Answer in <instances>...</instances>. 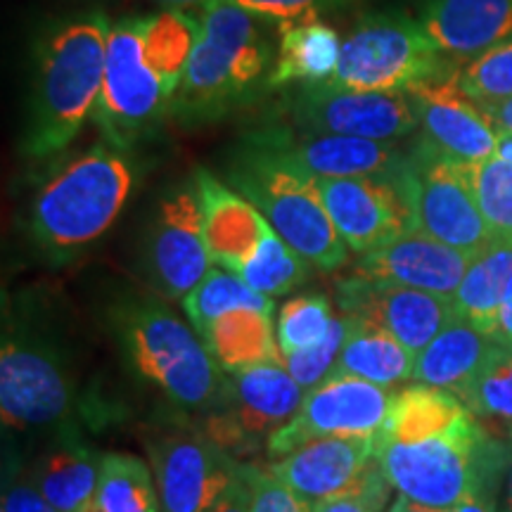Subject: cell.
Here are the masks:
<instances>
[{"label": "cell", "mask_w": 512, "mask_h": 512, "mask_svg": "<svg viewBox=\"0 0 512 512\" xmlns=\"http://www.w3.org/2000/svg\"><path fill=\"white\" fill-rule=\"evenodd\" d=\"M110 29L102 12H88L60 24L41 43L22 138V152L29 159L60 155L95 114Z\"/></svg>", "instance_id": "1"}, {"label": "cell", "mask_w": 512, "mask_h": 512, "mask_svg": "<svg viewBox=\"0 0 512 512\" xmlns=\"http://www.w3.org/2000/svg\"><path fill=\"white\" fill-rule=\"evenodd\" d=\"M200 22V38L171 100V114L183 124H204L238 110L261 83L268 86L275 62L261 19L233 0H211Z\"/></svg>", "instance_id": "2"}, {"label": "cell", "mask_w": 512, "mask_h": 512, "mask_svg": "<svg viewBox=\"0 0 512 512\" xmlns=\"http://www.w3.org/2000/svg\"><path fill=\"white\" fill-rule=\"evenodd\" d=\"M105 140L62 164L38 188L29 209V233L55 259H67L114 226L136 188V164Z\"/></svg>", "instance_id": "3"}, {"label": "cell", "mask_w": 512, "mask_h": 512, "mask_svg": "<svg viewBox=\"0 0 512 512\" xmlns=\"http://www.w3.org/2000/svg\"><path fill=\"white\" fill-rule=\"evenodd\" d=\"M510 441L486 434L472 411L415 441L377 437V465L399 496L430 508L453 510L486 477H505Z\"/></svg>", "instance_id": "4"}, {"label": "cell", "mask_w": 512, "mask_h": 512, "mask_svg": "<svg viewBox=\"0 0 512 512\" xmlns=\"http://www.w3.org/2000/svg\"><path fill=\"white\" fill-rule=\"evenodd\" d=\"M228 183L264 214L275 233L318 271H335L349 259L316 178L264 145L249 140L235 152Z\"/></svg>", "instance_id": "5"}, {"label": "cell", "mask_w": 512, "mask_h": 512, "mask_svg": "<svg viewBox=\"0 0 512 512\" xmlns=\"http://www.w3.org/2000/svg\"><path fill=\"white\" fill-rule=\"evenodd\" d=\"M114 323L138 375L171 401L190 411H211L221 401L228 380L221 377L200 335L169 306L128 302L119 306Z\"/></svg>", "instance_id": "6"}, {"label": "cell", "mask_w": 512, "mask_h": 512, "mask_svg": "<svg viewBox=\"0 0 512 512\" xmlns=\"http://www.w3.org/2000/svg\"><path fill=\"white\" fill-rule=\"evenodd\" d=\"M427 36L420 19L384 10L366 15L342 41L337 72L330 86L351 91H406L413 83L458 72Z\"/></svg>", "instance_id": "7"}, {"label": "cell", "mask_w": 512, "mask_h": 512, "mask_svg": "<svg viewBox=\"0 0 512 512\" xmlns=\"http://www.w3.org/2000/svg\"><path fill=\"white\" fill-rule=\"evenodd\" d=\"M399 181L418 233L472 254L496 240L477 202L475 164L441 155L418 140L399 171Z\"/></svg>", "instance_id": "8"}, {"label": "cell", "mask_w": 512, "mask_h": 512, "mask_svg": "<svg viewBox=\"0 0 512 512\" xmlns=\"http://www.w3.org/2000/svg\"><path fill=\"white\" fill-rule=\"evenodd\" d=\"M304 396L283 361L259 363L233 373L202 430L233 458L249 456L297 415Z\"/></svg>", "instance_id": "9"}, {"label": "cell", "mask_w": 512, "mask_h": 512, "mask_svg": "<svg viewBox=\"0 0 512 512\" xmlns=\"http://www.w3.org/2000/svg\"><path fill=\"white\" fill-rule=\"evenodd\" d=\"M174 95L145 64L140 17L119 19L107 38V60L95 121L110 143L126 147L143 138L166 114Z\"/></svg>", "instance_id": "10"}, {"label": "cell", "mask_w": 512, "mask_h": 512, "mask_svg": "<svg viewBox=\"0 0 512 512\" xmlns=\"http://www.w3.org/2000/svg\"><path fill=\"white\" fill-rule=\"evenodd\" d=\"M283 114L299 131L377 143H396L420 128L415 102L406 91H351L330 83L304 86Z\"/></svg>", "instance_id": "11"}, {"label": "cell", "mask_w": 512, "mask_h": 512, "mask_svg": "<svg viewBox=\"0 0 512 512\" xmlns=\"http://www.w3.org/2000/svg\"><path fill=\"white\" fill-rule=\"evenodd\" d=\"M392 396L380 384L351 375H330L304 396L297 415L268 439V456L285 458L316 439L380 437Z\"/></svg>", "instance_id": "12"}, {"label": "cell", "mask_w": 512, "mask_h": 512, "mask_svg": "<svg viewBox=\"0 0 512 512\" xmlns=\"http://www.w3.org/2000/svg\"><path fill=\"white\" fill-rule=\"evenodd\" d=\"M74 389L60 356L46 342L5 335L0 349V415L17 432L64 425Z\"/></svg>", "instance_id": "13"}, {"label": "cell", "mask_w": 512, "mask_h": 512, "mask_svg": "<svg viewBox=\"0 0 512 512\" xmlns=\"http://www.w3.org/2000/svg\"><path fill=\"white\" fill-rule=\"evenodd\" d=\"M214 268L195 181L159 200L145 238V271L164 297L185 299Z\"/></svg>", "instance_id": "14"}, {"label": "cell", "mask_w": 512, "mask_h": 512, "mask_svg": "<svg viewBox=\"0 0 512 512\" xmlns=\"http://www.w3.org/2000/svg\"><path fill=\"white\" fill-rule=\"evenodd\" d=\"M150 463L162 512H211L240 475L238 460L204 430L157 437Z\"/></svg>", "instance_id": "15"}, {"label": "cell", "mask_w": 512, "mask_h": 512, "mask_svg": "<svg viewBox=\"0 0 512 512\" xmlns=\"http://www.w3.org/2000/svg\"><path fill=\"white\" fill-rule=\"evenodd\" d=\"M339 238L358 256L415 233L413 209L394 176L316 178Z\"/></svg>", "instance_id": "16"}, {"label": "cell", "mask_w": 512, "mask_h": 512, "mask_svg": "<svg viewBox=\"0 0 512 512\" xmlns=\"http://www.w3.org/2000/svg\"><path fill=\"white\" fill-rule=\"evenodd\" d=\"M337 304L342 313L373 320L399 339L413 356H418L448 323L458 318L453 297L373 283L358 275L339 283Z\"/></svg>", "instance_id": "17"}, {"label": "cell", "mask_w": 512, "mask_h": 512, "mask_svg": "<svg viewBox=\"0 0 512 512\" xmlns=\"http://www.w3.org/2000/svg\"><path fill=\"white\" fill-rule=\"evenodd\" d=\"M418 110L420 140L441 155L467 164L496 155L498 131L482 105L460 91L458 72L406 88Z\"/></svg>", "instance_id": "18"}, {"label": "cell", "mask_w": 512, "mask_h": 512, "mask_svg": "<svg viewBox=\"0 0 512 512\" xmlns=\"http://www.w3.org/2000/svg\"><path fill=\"white\" fill-rule=\"evenodd\" d=\"M252 143L264 145L313 178H356L394 176L406 164L408 155L396 143L328 136V133L294 131V128H264L256 131Z\"/></svg>", "instance_id": "19"}, {"label": "cell", "mask_w": 512, "mask_h": 512, "mask_svg": "<svg viewBox=\"0 0 512 512\" xmlns=\"http://www.w3.org/2000/svg\"><path fill=\"white\" fill-rule=\"evenodd\" d=\"M475 256L415 230L392 245L358 256L354 275L373 283L413 287V290L453 297Z\"/></svg>", "instance_id": "20"}, {"label": "cell", "mask_w": 512, "mask_h": 512, "mask_svg": "<svg viewBox=\"0 0 512 512\" xmlns=\"http://www.w3.org/2000/svg\"><path fill=\"white\" fill-rule=\"evenodd\" d=\"M375 463L377 437H328L273 460L268 470L294 494L318 503L347 491Z\"/></svg>", "instance_id": "21"}, {"label": "cell", "mask_w": 512, "mask_h": 512, "mask_svg": "<svg viewBox=\"0 0 512 512\" xmlns=\"http://www.w3.org/2000/svg\"><path fill=\"white\" fill-rule=\"evenodd\" d=\"M192 181L200 195L204 238L211 259L226 271L238 273L271 230V223L245 195H240L233 185L221 183L207 169H197Z\"/></svg>", "instance_id": "22"}, {"label": "cell", "mask_w": 512, "mask_h": 512, "mask_svg": "<svg viewBox=\"0 0 512 512\" xmlns=\"http://www.w3.org/2000/svg\"><path fill=\"white\" fill-rule=\"evenodd\" d=\"M418 19L441 53L470 62L512 36V0H422Z\"/></svg>", "instance_id": "23"}, {"label": "cell", "mask_w": 512, "mask_h": 512, "mask_svg": "<svg viewBox=\"0 0 512 512\" xmlns=\"http://www.w3.org/2000/svg\"><path fill=\"white\" fill-rule=\"evenodd\" d=\"M496 347L494 337L484 335L467 320L456 318L415 356L413 380L460 396L486 366Z\"/></svg>", "instance_id": "24"}, {"label": "cell", "mask_w": 512, "mask_h": 512, "mask_svg": "<svg viewBox=\"0 0 512 512\" xmlns=\"http://www.w3.org/2000/svg\"><path fill=\"white\" fill-rule=\"evenodd\" d=\"M347 318V337L332 375H351L389 389L413 380L415 356L394 335L361 316Z\"/></svg>", "instance_id": "25"}, {"label": "cell", "mask_w": 512, "mask_h": 512, "mask_svg": "<svg viewBox=\"0 0 512 512\" xmlns=\"http://www.w3.org/2000/svg\"><path fill=\"white\" fill-rule=\"evenodd\" d=\"M200 339L216 366L230 375L259 363L283 361L271 311H228L216 318Z\"/></svg>", "instance_id": "26"}, {"label": "cell", "mask_w": 512, "mask_h": 512, "mask_svg": "<svg viewBox=\"0 0 512 512\" xmlns=\"http://www.w3.org/2000/svg\"><path fill=\"white\" fill-rule=\"evenodd\" d=\"M339 53L342 38L323 19L280 29V46L268 76V88L328 83L337 72Z\"/></svg>", "instance_id": "27"}, {"label": "cell", "mask_w": 512, "mask_h": 512, "mask_svg": "<svg viewBox=\"0 0 512 512\" xmlns=\"http://www.w3.org/2000/svg\"><path fill=\"white\" fill-rule=\"evenodd\" d=\"M100 465L102 456L91 448L67 444L38 460L31 484L57 512H98Z\"/></svg>", "instance_id": "28"}, {"label": "cell", "mask_w": 512, "mask_h": 512, "mask_svg": "<svg viewBox=\"0 0 512 512\" xmlns=\"http://www.w3.org/2000/svg\"><path fill=\"white\" fill-rule=\"evenodd\" d=\"M512 275V238H496L475 256L453 294L458 318L496 339L498 309Z\"/></svg>", "instance_id": "29"}, {"label": "cell", "mask_w": 512, "mask_h": 512, "mask_svg": "<svg viewBox=\"0 0 512 512\" xmlns=\"http://www.w3.org/2000/svg\"><path fill=\"white\" fill-rule=\"evenodd\" d=\"M202 22L181 8H164L150 17H140V43L145 64L176 95L192 50L200 38Z\"/></svg>", "instance_id": "30"}, {"label": "cell", "mask_w": 512, "mask_h": 512, "mask_svg": "<svg viewBox=\"0 0 512 512\" xmlns=\"http://www.w3.org/2000/svg\"><path fill=\"white\" fill-rule=\"evenodd\" d=\"M467 413L470 408L453 392L415 382L413 387L401 389L392 396V406H389L380 439L415 441L430 437V434L444 432Z\"/></svg>", "instance_id": "31"}, {"label": "cell", "mask_w": 512, "mask_h": 512, "mask_svg": "<svg viewBox=\"0 0 512 512\" xmlns=\"http://www.w3.org/2000/svg\"><path fill=\"white\" fill-rule=\"evenodd\" d=\"M98 512H162L155 475L143 460L128 453L102 456L98 496Z\"/></svg>", "instance_id": "32"}, {"label": "cell", "mask_w": 512, "mask_h": 512, "mask_svg": "<svg viewBox=\"0 0 512 512\" xmlns=\"http://www.w3.org/2000/svg\"><path fill=\"white\" fill-rule=\"evenodd\" d=\"M183 309L192 323V330L202 335L216 318H221L228 311L259 309L273 313L275 306L273 299L252 290L238 273H230L219 266L211 268L202 283L185 294Z\"/></svg>", "instance_id": "33"}, {"label": "cell", "mask_w": 512, "mask_h": 512, "mask_svg": "<svg viewBox=\"0 0 512 512\" xmlns=\"http://www.w3.org/2000/svg\"><path fill=\"white\" fill-rule=\"evenodd\" d=\"M472 415L498 434L512 441V349L498 344L486 366L458 396Z\"/></svg>", "instance_id": "34"}, {"label": "cell", "mask_w": 512, "mask_h": 512, "mask_svg": "<svg viewBox=\"0 0 512 512\" xmlns=\"http://www.w3.org/2000/svg\"><path fill=\"white\" fill-rule=\"evenodd\" d=\"M311 264L302 254L294 252L287 242L271 228L245 261L238 275L245 283L268 299L283 297L309 280Z\"/></svg>", "instance_id": "35"}, {"label": "cell", "mask_w": 512, "mask_h": 512, "mask_svg": "<svg viewBox=\"0 0 512 512\" xmlns=\"http://www.w3.org/2000/svg\"><path fill=\"white\" fill-rule=\"evenodd\" d=\"M332 304L323 294H302L285 302L275 320V335L283 356L323 342L332 328Z\"/></svg>", "instance_id": "36"}, {"label": "cell", "mask_w": 512, "mask_h": 512, "mask_svg": "<svg viewBox=\"0 0 512 512\" xmlns=\"http://www.w3.org/2000/svg\"><path fill=\"white\" fill-rule=\"evenodd\" d=\"M458 86L479 105L512 100V36L458 69Z\"/></svg>", "instance_id": "37"}, {"label": "cell", "mask_w": 512, "mask_h": 512, "mask_svg": "<svg viewBox=\"0 0 512 512\" xmlns=\"http://www.w3.org/2000/svg\"><path fill=\"white\" fill-rule=\"evenodd\" d=\"M475 192L496 238H512V162L491 157L475 164Z\"/></svg>", "instance_id": "38"}, {"label": "cell", "mask_w": 512, "mask_h": 512, "mask_svg": "<svg viewBox=\"0 0 512 512\" xmlns=\"http://www.w3.org/2000/svg\"><path fill=\"white\" fill-rule=\"evenodd\" d=\"M344 337H347V318L339 316L332 320V328L323 342L283 356L285 368L290 370V375L299 382V387L306 394L332 375V370L337 366L339 351L344 347Z\"/></svg>", "instance_id": "39"}, {"label": "cell", "mask_w": 512, "mask_h": 512, "mask_svg": "<svg viewBox=\"0 0 512 512\" xmlns=\"http://www.w3.org/2000/svg\"><path fill=\"white\" fill-rule=\"evenodd\" d=\"M249 15L261 22L275 24L278 29L297 27V24L318 22L325 12L349 8L356 0H233Z\"/></svg>", "instance_id": "40"}, {"label": "cell", "mask_w": 512, "mask_h": 512, "mask_svg": "<svg viewBox=\"0 0 512 512\" xmlns=\"http://www.w3.org/2000/svg\"><path fill=\"white\" fill-rule=\"evenodd\" d=\"M240 475L252 491L249 512H313V503L294 494L268 467L240 465Z\"/></svg>", "instance_id": "41"}, {"label": "cell", "mask_w": 512, "mask_h": 512, "mask_svg": "<svg viewBox=\"0 0 512 512\" xmlns=\"http://www.w3.org/2000/svg\"><path fill=\"white\" fill-rule=\"evenodd\" d=\"M392 484L382 475L380 465H373L354 486L342 494L313 503V512H384L389 505Z\"/></svg>", "instance_id": "42"}, {"label": "cell", "mask_w": 512, "mask_h": 512, "mask_svg": "<svg viewBox=\"0 0 512 512\" xmlns=\"http://www.w3.org/2000/svg\"><path fill=\"white\" fill-rule=\"evenodd\" d=\"M3 512H57L34 484H17L3 496Z\"/></svg>", "instance_id": "43"}, {"label": "cell", "mask_w": 512, "mask_h": 512, "mask_svg": "<svg viewBox=\"0 0 512 512\" xmlns=\"http://www.w3.org/2000/svg\"><path fill=\"white\" fill-rule=\"evenodd\" d=\"M498 489H501V479L486 477L451 512H496Z\"/></svg>", "instance_id": "44"}, {"label": "cell", "mask_w": 512, "mask_h": 512, "mask_svg": "<svg viewBox=\"0 0 512 512\" xmlns=\"http://www.w3.org/2000/svg\"><path fill=\"white\" fill-rule=\"evenodd\" d=\"M249 508H252V491H249L245 477L238 475L211 512H249Z\"/></svg>", "instance_id": "45"}, {"label": "cell", "mask_w": 512, "mask_h": 512, "mask_svg": "<svg viewBox=\"0 0 512 512\" xmlns=\"http://www.w3.org/2000/svg\"><path fill=\"white\" fill-rule=\"evenodd\" d=\"M496 342L503 347L512 349V275L505 285L501 309H498V325H496Z\"/></svg>", "instance_id": "46"}, {"label": "cell", "mask_w": 512, "mask_h": 512, "mask_svg": "<svg viewBox=\"0 0 512 512\" xmlns=\"http://www.w3.org/2000/svg\"><path fill=\"white\" fill-rule=\"evenodd\" d=\"M482 110L489 114L491 121H494L496 131L512 133V100L491 102V105H482Z\"/></svg>", "instance_id": "47"}, {"label": "cell", "mask_w": 512, "mask_h": 512, "mask_svg": "<svg viewBox=\"0 0 512 512\" xmlns=\"http://www.w3.org/2000/svg\"><path fill=\"white\" fill-rule=\"evenodd\" d=\"M389 512H451V510H441V508H430V505H422V503H415L411 498H403L399 496L396 501L392 503V508Z\"/></svg>", "instance_id": "48"}, {"label": "cell", "mask_w": 512, "mask_h": 512, "mask_svg": "<svg viewBox=\"0 0 512 512\" xmlns=\"http://www.w3.org/2000/svg\"><path fill=\"white\" fill-rule=\"evenodd\" d=\"M503 512H512V441H510V458L505 467V482H503Z\"/></svg>", "instance_id": "49"}, {"label": "cell", "mask_w": 512, "mask_h": 512, "mask_svg": "<svg viewBox=\"0 0 512 512\" xmlns=\"http://www.w3.org/2000/svg\"><path fill=\"white\" fill-rule=\"evenodd\" d=\"M157 3L166 5V8H181V10H204L211 0H157Z\"/></svg>", "instance_id": "50"}]
</instances>
